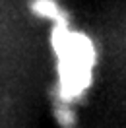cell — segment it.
<instances>
[{"label": "cell", "instance_id": "2", "mask_svg": "<svg viewBox=\"0 0 126 128\" xmlns=\"http://www.w3.org/2000/svg\"><path fill=\"white\" fill-rule=\"evenodd\" d=\"M33 12L39 18L47 20L50 24H60V22H66L60 6L56 4L54 0H33Z\"/></svg>", "mask_w": 126, "mask_h": 128}, {"label": "cell", "instance_id": "1", "mask_svg": "<svg viewBox=\"0 0 126 128\" xmlns=\"http://www.w3.org/2000/svg\"><path fill=\"white\" fill-rule=\"evenodd\" d=\"M50 45L56 56L58 89L64 99H76L91 86L97 48L86 33L70 27L68 20L52 24Z\"/></svg>", "mask_w": 126, "mask_h": 128}]
</instances>
